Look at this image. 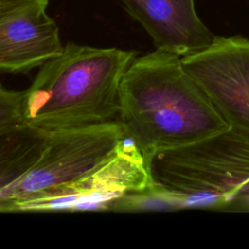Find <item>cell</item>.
I'll use <instances>...</instances> for the list:
<instances>
[{
  "label": "cell",
  "mask_w": 249,
  "mask_h": 249,
  "mask_svg": "<svg viewBox=\"0 0 249 249\" xmlns=\"http://www.w3.org/2000/svg\"><path fill=\"white\" fill-rule=\"evenodd\" d=\"M118 120L149 168L158 153L231 126L186 71L181 56L159 49L137 56L125 71Z\"/></svg>",
  "instance_id": "1"
},
{
  "label": "cell",
  "mask_w": 249,
  "mask_h": 249,
  "mask_svg": "<svg viewBox=\"0 0 249 249\" xmlns=\"http://www.w3.org/2000/svg\"><path fill=\"white\" fill-rule=\"evenodd\" d=\"M125 138L119 120L48 130L28 124L0 133V211L24 208L84 177Z\"/></svg>",
  "instance_id": "2"
},
{
  "label": "cell",
  "mask_w": 249,
  "mask_h": 249,
  "mask_svg": "<svg viewBox=\"0 0 249 249\" xmlns=\"http://www.w3.org/2000/svg\"><path fill=\"white\" fill-rule=\"evenodd\" d=\"M136 57L134 51L68 42L22 90L24 122L56 130L117 121L121 82Z\"/></svg>",
  "instance_id": "3"
},
{
  "label": "cell",
  "mask_w": 249,
  "mask_h": 249,
  "mask_svg": "<svg viewBox=\"0 0 249 249\" xmlns=\"http://www.w3.org/2000/svg\"><path fill=\"white\" fill-rule=\"evenodd\" d=\"M155 183L176 194L183 208L218 209L236 202L249 182V133L229 128L154 156Z\"/></svg>",
  "instance_id": "4"
},
{
  "label": "cell",
  "mask_w": 249,
  "mask_h": 249,
  "mask_svg": "<svg viewBox=\"0 0 249 249\" xmlns=\"http://www.w3.org/2000/svg\"><path fill=\"white\" fill-rule=\"evenodd\" d=\"M154 184L143 155L125 136L115 153L98 167L28 204L23 212L112 210L124 196L143 191Z\"/></svg>",
  "instance_id": "5"
},
{
  "label": "cell",
  "mask_w": 249,
  "mask_h": 249,
  "mask_svg": "<svg viewBox=\"0 0 249 249\" xmlns=\"http://www.w3.org/2000/svg\"><path fill=\"white\" fill-rule=\"evenodd\" d=\"M181 59L226 121L249 133V39L216 36Z\"/></svg>",
  "instance_id": "6"
},
{
  "label": "cell",
  "mask_w": 249,
  "mask_h": 249,
  "mask_svg": "<svg viewBox=\"0 0 249 249\" xmlns=\"http://www.w3.org/2000/svg\"><path fill=\"white\" fill-rule=\"evenodd\" d=\"M48 4L34 3L0 16V71L26 74L59 55L64 46Z\"/></svg>",
  "instance_id": "7"
},
{
  "label": "cell",
  "mask_w": 249,
  "mask_h": 249,
  "mask_svg": "<svg viewBox=\"0 0 249 249\" xmlns=\"http://www.w3.org/2000/svg\"><path fill=\"white\" fill-rule=\"evenodd\" d=\"M156 49L181 57L209 46L216 35L196 14L194 0H120Z\"/></svg>",
  "instance_id": "8"
},
{
  "label": "cell",
  "mask_w": 249,
  "mask_h": 249,
  "mask_svg": "<svg viewBox=\"0 0 249 249\" xmlns=\"http://www.w3.org/2000/svg\"><path fill=\"white\" fill-rule=\"evenodd\" d=\"M26 124L22 116V91L0 89V132Z\"/></svg>",
  "instance_id": "9"
},
{
  "label": "cell",
  "mask_w": 249,
  "mask_h": 249,
  "mask_svg": "<svg viewBox=\"0 0 249 249\" xmlns=\"http://www.w3.org/2000/svg\"><path fill=\"white\" fill-rule=\"evenodd\" d=\"M34 3L48 4L49 0H0V16Z\"/></svg>",
  "instance_id": "10"
},
{
  "label": "cell",
  "mask_w": 249,
  "mask_h": 249,
  "mask_svg": "<svg viewBox=\"0 0 249 249\" xmlns=\"http://www.w3.org/2000/svg\"><path fill=\"white\" fill-rule=\"evenodd\" d=\"M238 201H244L249 204V182L246 185H244V187L242 188L236 202Z\"/></svg>",
  "instance_id": "11"
}]
</instances>
